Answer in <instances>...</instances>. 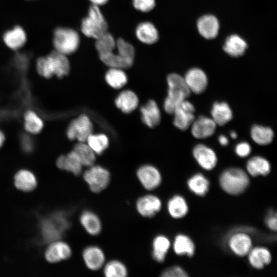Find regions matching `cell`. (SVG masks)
<instances>
[{"label": "cell", "instance_id": "4316f807", "mask_svg": "<svg viewBox=\"0 0 277 277\" xmlns=\"http://www.w3.org/2000/svg\"><path fill=\"white\" fill-rule=\"evenodd\" d=\"M138 103L136 94L129 90L122 91L116 97L115 104L124 113H130L135 110Z\"/></svg>", "mask_w": 277, "mask_h": 277}, {"label": "cell", "instance_id": "7dc6e473", "mask_svg": "<svg viewBox=\"0 0 277 277\" xmlns=\"http://www.w3.org/2000/svg\"><path fill=\"white\" fill-rule=\"evenodd\" d=\"M92 3V5L96 6H101L107 3L109 0H89Z\"/></svg>", "mask_w": 277, "mask_h": 277}, {"label": "cell", "instance_id": "c3c4849f", "mask_svg": "<svg viewBox=\"0 0 277 277\" xmlns=\"http://www.w3.org/2000/svg\"><path fill=\"white\" fill-rule=\"evenodd\" d=\"M5 141V136L3 133L0 131V147L3 145Z\"/></svg>", "mask_w": 277, "mask_h": 277}, {"label": "cell", "instance_id": "ac0fdd59", "mask_svg": "<svg viewBox=\"0 0 277 277\" xmlns=\"http://www.w3.org/2000/svg\"><path fill=\"white\" fill-rule=\"evenodd\" d=\"M71 254L72 250L68 244L57 241L48 247L45 253V257L49 262L56 263L69 259Z\"/></svg>", "mask_w": 277, "mask_h": 277}, {"label": "cell", "instance_id": "7402d4cb", "mask_svg": "<svg viewBox=\"0 0 277 277\" xmlns=\"http://www.w3.org/2000/svg\"><path fill=\"white\" fill-rule=\"evenodd\" d=\"M249 264L254 268L261 269L269 264L272 260L270 251L264 247L251 248L248 253Z\"/></svg>", "mask_w": 277, "mask_h": 277}, {"label": "cell", "instance_id": "52a82bcc", "mask_svg": "<svg viewBox=\"0 0 277 277\" xmlns=\"http://www.w3.org/2000/svg\"><path fill=\"white\" fill-rule=\"evenodd\" d=\"M93 125L89 116L81 114L72 120L67 130V135L71 140H77L79 142H86L88 137L92 133Z\"/></svg>", "mask_w": 277, "mask_h": 277}, {"label": "cell", "instance_id": "ee69618b", "mask_svg": "<svg viewBox=\"0 0 277 277\" xmlns=\"http://www.w3.org/2000/svg\"><path fill=\"white\" fill-rule=\"evenodd\" d=\"M21 144L23 149L26 152H30L33 149V141L27 134L22 135L21 137Z\"/></svg>", "mask_w": 277, "mask_h": 277}, {"label": "cell", "instance_id": "d590c367", "mask_svg": "<svg viewBox=\"0 0 277 277\" xmlns=\"http://www.w3.org/2000/svg\"><path fill=\"white\" fill-rule=\"evenodd\" d=\"M105 80L112 88L120 89L127 83V77L123 69L110 68L105 74Z\"/></svg>", "mask_w": 277, "mask_h": 277}, {"label": "cell", "instance_id": "30bf717a", "mask_svg": "<svg viewBox=\"0 0 277 277\" xmlns=\"http://www.w3.org/2000/svg\"><path fill=\"white\" fill-rule=\"evenodd\" d=\"M162 201L156 195L147 194L138 197L135 203L138 213L146 218L154 216L161 209Z\"/></svg>", "mask_w": 277, "mask_h": 277}, {"label": "cell", "instance_id": "1f68e13d", "mask_svg": "<svg viewBox=\"0 0 277 277\" xmlns=\"http://www.w3.org/2000/svg\"><path fill=\"white\" fill-rule=\"evenodd\" d=\"M187 185L190 190L196 195L204 196L209 190L210 183L204 175L196 173L188 179Z\"/></svg>", "mask_w": 277, "mask_h": 277}, {"label": "cell", "instance_id": "5bb4252c", "mask_svg": "<svg viewBox=\"0 0 277 277\" xmlns=\"http://www.w3.org/2000/svg\"><path fill=\"white\" fill-rule=\"evenodd\" d=\"M190 92L201 94L204 92L208 85V78L201 69L194 68L188 71L184 77Z\"/></svg>", "mask_w": 277, "mask_h": 277}, {"label": "cell", "instance_id": "7bdbcfd3", "mask_svg": "<svg viewBox=\"0 0 277 277\" xmlns=\"http://www.w3.org/2000/svg\"><path fill=\"white\" fill-rule=\"evenodd\" d=\"M235 152L237 155L241 157L248 156L251 151V148L249 143L242 142L238 144L235 147Z\"/></svg>", "mask_w": 277, "mask_h": 277}, {"label": "cell", "instance_id": "83f0119b", "mask_svg": "<svg viewBox=\"0 0 277 277\" xmlns=\"http://www.w3.org/2000/svg\"><path fill=\"white\" fill-rule=\"evenodd\" d=\"M173 249L175 253L178 255H186L191 257L195 252V245L189 236L179 234L174 238Z\"/></svg>", "mask_w": 277, "mask_h": 277}, {"label": "cell", "instance_id": "9c48e42d", "mask_svg": "<svg viewBox=\"0 0 277 277\" xmlns=\"http://www.w3.org/2000/svg\"><path fill=\"white\" fill-rule=\"evenodd\" d=\"M195 108L193 104L185 100L182 102L175 109L173 124L182 130L187 129L194 120Z\"/></svg>", "mask_w": 277, "mask_h": 277}, {"label": "cell", "instance_id": "bcb514c9", "mask_svg": "<svg viewBox=\"0 0 277 277\" xmlns=\"http://www.w3.org/2000/svg\"><path fill=\"white\" fill-rule=\"evenodd\" d=\"M219 143L222 146H226L228 144L229 140L227 136L224 135H220L218 137Z\"/></svg>", "mask_w": 277, "mask_h": 277}, {"label": "cell", "instance_id": "8fae6325", "mask_svg": "<svg viewBox=\"0 0 277 277\" xmlns=\"http://www.w3.org/2000/svg\"><path fill=\"white\" fill-rule=\"evenodd\" d=\"M82 258L86 267L92 271H97L102 268L106 263L104 251L101 247L94 245L84 248Z\"/></svg>", "mask_w": 277, "mask_h": 277}, {"label": "cell", "instance_id": "f6af8a7d", "mask_svg": "<svg viewBox=\"0 0 277 277\" xmlns=\"http://www.w3.org/2000/svg\"><path fill=\"white\" fill-rule=\"evenodd\" d=\"M276 213H270L266 220V224L268 227L272 230H276Z\"/></svg>", "mask_w": 277, "mask_h": 277}, {"label": "cell", "instance_id": "60d3db41", "mask_svg": "<svg viewBox=\"0 0 277 277\" xmlns=\"http://www.w3.org/2000/svg\"><path fill=\"white\" fill-rule=\"evenodd\" d=\"M133 7L138 11L147 12L152 10L155 5V0H132Z\"/></svg>", "mask_w": 277, "mask_h": 277}, {"label": "cell", "instance_id": "f35d334b", "mask_svg": "<svg viewBox=\"0 0 277 277\" xmlns=\"http://www.w3.org/2000/svg\"><path fill=\"white\" fill-rule=\"evenodd\" d=\"M86 142L97 154H101L109 145L108 138L104 134L92 133L88 137Z\"/></svg>", "mask_w": 277, "mask_h": 277}, {"label": "cell", "instance_id": "836d02e7", "mask_svg": "<svg viewBox=\"0 0 277 277\" xmlns=\"http://www.w3.org/2000/svg\"><path fill=\"white\" fill-rule=\"evenodd\" d=\"M73 150L83 166L89 167L94 164L96 154L86 142H79L75 145Z\"/></svg>", "mask_w": 277, "mask_h": 277}, {"label": "cell", "instance_id": "681fc988", "mask_svg": "<svg viewBox=\"0 0 277 277\" xmlns=\"http://www.w3.org/2000/svg\"><path fill=\"white\" fill-rule=\"evenodd\" d=\"M230 137L233 139H235L238 137L237 133H236V132L234 131H232L230 132Z\"/></svg>", "mask_w": 277, "mask_h": 277}, {"label": "cell", "instance_id": "e575fe53", "mask_svg": "<svg viewBox=\"0 0 277 277\" xmlns=\"http://www.w3.org/2000/svg\"><path fill=\"white\" fill-rule=\"evenodd\" d=\"M103 268L104 275L106 277H126L128 273L125 264L118 260L106 262Z\"/></svg>", "mask_w": 277, "mask_h": 277}, {"label": "cell", "instance_id": "603a6c76", "mask_svg": "<svg viewBox=\"0 0 277 277\" xmlns=\"http://www.w3.org/2000/svg\"><path fill=\"white\" fill-rule=\"evenodd\" d=\"M142 121L149 127L157 126L161 121L160 109L153 100L149 101L147 104L141 108Z\"/></svg>", "mask_w": 277, "mask_h": 277}, {"label": "cell", "instance_id": "6da1fadb", "mask_svg": "<svg viewBox=\"0 0 277 277\" xmlns=\"http://www.w3.org/2000/svg\"><path fill=\"white\" fill-rule=\"evenodd\" d=\"M67 55L53 50L47 55L39 57L36 61V69L39 75L49 78L53 76L62 78L70 71Z\"/></svg>", "mask_w": 277, "mask_h": 277}, {"label": "cell", "instance_id": "3957f363", "mask_svg": "<svg viewBox=\"0 0 277 277\" xmlns=\"http://www.w3.org/2000/svg\"><path fill=\"white\" fill-rule=\"evenodd\" d=\"M219 183L222 189L231 195H239L243 193L250 183L247 173L239 168H230L220 175Z\"/></svg>", "mask_w": 277, "mask_h": 277}, {"label": "cell", "instance_id": "8992f818", "mask_svg": "<svg viewBox=\"0 0 277 277\" xmlns=\"http://www.w3.org/2000/svg\"><path fill=\"white\" fill-rule=\"evenodd\" d=\"M83 174L84 181L90 190L94 193L104 191L110 182V173L105 168L94 164L88 167Z\"/></svg>", "mask_w": 277, "mask_h": 277}, {"label": "cell", "instance_id": "f1b7e54d", "mask_svg": "<svg viewBox=\"0 0 277 277\" xmlns=\"http://www.w3.org/2000/svg\"><path fill=\"white\" fill-rule=\"evenodd\" d=\"M167 210L169 215L174 219H181L188 211V206L185 199L180 195H175L167 203Z\"/></svg>", "mask_w": 277, "mask_h": 277}, {"label": "cell", "instance_id": "ba28073f", "mask_svg": "<svg viewBox=\"0 0 277 277\" xmlns=\"http://www.w3.org/2000/svg\"><path fill=\"white\" fill-rule=\"evenodd\" d=\"M136 174L141 185L148 191L156 189L162 183V177L160 171L151 165L141 166L137 170Z\"/></svg>", "mask_w": 277, "mask_h": 277}, {"label": "cell", "instance_id": "7a4b0ae2", "mask_svg": "<svg viewBox=\"0 0 277 277\" xmlns=\"http://www.w3.org/2000/svg\"><path fill=\"white\" fill-rule=\"evenodd\" d=\"M168 94L164 101V108L169 114H173L176 107L190 95L184 78L176 73H171L167 78Z\"/></svg>", "mask_w": 277, "mask_h": 277}, {"label": "cell", "instance_id": "d4e9b609", "mask_svg": "<svg viewBox=\"0 0 277 277\" xmlns=\"http://www.w3.org/2000/svg\"><path fill=\"white\" fill-rule=\"evenodd\" d=\"M248 173L252 176L268 175L271 170L269 162L261 156H254L248 160L246 163Z\"/></svg>", "mask_w": 277, "mask_h": 277}, {"label": "cell", "instance_id": "7c38bea8", "mask_svg": "<svg viewBox=\"0 0 277 277\" xmlns=\"http://www.w3.org/2000/svg\"><path fill=\"white\" fill-rule=\"evenodd\" d=\"M27 34L26 30L21 25H16L6 30L2 35L5 46L13 51L22 48L27 43Z\"/></svg>", "mask_w": 277, "mask_h": 277}, {"label": "cell", "instance_id": "277c9868", "mask_svg": "<svg viewBox=\"0 0 277 277\" xmlns=\"http://www.w3.org/2000/svg\"><path fill=\"white\" fill-rule=\"evenodd\" d=\"M80 41L78 33L70 28L59 27L53 32L52 42L54 50L66 55L76 51Z\"/></svg>", "mask_w": 277, "mask_h": 277}, {"label": "cell", "instance_id": "484cf974", "mask_svg": "<svg viewBox=\"0 0 277 277\" xmlns=\"http://www.w3.org/2000/svg\"><path fill=\"white\" fill-rule=\"evenodd\" d=\"M211 118L216 125L224 126L232 118V111L229 105L224 102H215L211 111Z\"/></svg>", "mask_w": 277, "mask_h": 277}, {"label": "cell", "instance_id": "9a60e30c", "mask_svg": "<svg viewBox=\"0 0 277 277\" xmlns=\"http://www.w3.org/2000/svg\"><path fill=\"white\" fill-rule=\"evenodd\" d=\"M191 126L192 135L196 138L204 139L214 134L216 124L211 117L202 115L194 120Z\"/></svg>", "mask_w": 277, "mask_h": 277}, {"label": "cell", "instance_id": "5b68a950", "mask_svg": "<svg viewBox=\"0 0 277 277\" xmlns=\"http://www.w3.org/2000/svg\"><path fill=\"white\" fill-rule=\"evenodd\" d=\"M81 29L85 36L95 39L107 32V23L98 6L92 5L90 7L88 16L82 21Z\"/></svg>", "mask_w": 277, "mask_h": 277}, {"label": "cell", "instance_id": "4fadbf2b", "mask_svg": "<svg viewBox=\"0 0 277 277\" xmlns=\"http://www.w3.org/2000/svg\"><path fill=\"white\" fill-rule=\"evenodd\" d=\"M193 155L198 164L206 170L213 169L216 165L217 158L215 152L204 145H196L192 151Z\"/></svg>", "mask_w": 277, "mask_h": 277}, {"label": "cell", "instance_id": "b9f144b4", "mask_svg": "<svg viewBox=\"0 0 277 277\" xmlns=\"http://www.w3.org/2000/svg\"><path fill=\"white\" fill-rule=\"evenodd\" d=\"M161 276L163 277H186L188 275L182 268L174 266L167 268L163 271Z\"/></svg>", "mask_w": 277, "mask_h": 277}, {"label": "cell", "instance_id": "2e32d148", "mask_svg": "<svg viewBox=\"0 0 277 277\" xmlns=\"http://www.w3.org/2000/svg\"><path fill=\"white\" fill-rule=\"evenodd\" d=\"M252 242L250 236L244 232H236L232 234L228 240L231 250L240 256H245L252 248Z\"/></svg>", "mask_w": 277, "mask_h": 277}, {"label": "cell", "instance_id": "d6a6232c", "mask_svg": "<svg viewBox=\"0 0 277 277\" xmlns=\"http://www.w3.org/2000/svg\"><path fill=\"white\" fill-rule=\"evenodd\" d=\"M14 183L18 189L25 191L32 190L36 186L35 176L27 170H21L15 174Z\"/></svg>", "mask_w": 277, "mask_h": 277}, {"label": "cell", "instance_id": "ab89813d", "mask_svg": "<svg viewBox=\"0 0 277 277\" xmlns=\"http://www.w3.org/2000/svg\"><path fill=\"white\" fill-rule=\"evenodd\" d=\"M116 47H117L118 53L125 58L133 62L135 51L133 46L131 44L123 38H120L116 41Z\"/></svg>", "mask_w": 277, "mask_h": 277}, {"label": "cell", "instance_id": "ffe728a7", "mask_svg": "<svg viewBox=\"0 0 277 277\" xmlns=\"http://www.w3.org/2000/svg\"><path fill=\"white\" fill-rule=\"evenodd\" d=\"M56 165L60 169L70 172L75 175L81 173L83 167L73 150L66 155L60 156L56 161Z\"/></svg>", "mask_w": 277, "mask_h": 277}, {"label": "cell", "instance_id": "f546056e", "mask_svg": "<svg viewBox=\"0 0 277 277\" xmlns=\"http://www.w3.org/2000/svg\"><path fill=\"white\" fill-rule=\"evenodd\" d=\"M252 140L260 145H267L270 144L274 137V133L271 128L259 125H254L250 130Z\"/></svg>", "mask_w": 277, "mask_h": 277}, {"label": "cell", "instance_id": "d6986e66", "mask_svg": "<svg viewBox=\"0 0 277 277\" xmlns=\"http://www.w3.org/2000/svg\"><path fill=\"white\" fill-rule=\"evenodd\" d=\"M197 27L199 32L203 37L211 39L215 37L218 34L219 23L214 16L206 15L199 19Z\"/></svg>", "mask_w": 277, "mask_h": 277}, {"label": "cell", "instance_id": "74e56055", "mask_svg": "<svg viewBox=\"0 0 277 277\" xmlns=\"http://www.w3.org/2000/svg\"><path fill=\"white\" fill-rule=\"evenodd\" d=\"M95 47L99 56L114 51L116 41L113 36L107 32L96 39Z\"/></svg>", "mask_w": 277, "mask_h": 277}, {"label": "cell", "instance_id": "e0dca14e", "mask_svg": "<svg viewBox=\"0 0 277 277\" xmlns=\"http://www.w3.org/2000/svg\"><path fill=\"white\" fill-rule=\"evenodd\" d=\"M80 221L86 232L96 236L102 231V223L99 216L90 210H84L81 214Z\"/></svg>", "mask_w": 277, "mask_h": 277}, {"label": "cell", "instance_id": "8d00e7d4", "mask_svg": "<svg viewBox=\"0 0 277 277\" xmlns=\"http://www.w3.org/2000/svg\"><path fill=\"white\" fill-rule=\"evenodd\" d=\"M25 130L30 134H37L41 131L44 124L42 118L34 111H26L24 116Z\"/></svg>", "mask_w": 277, "mask_h": 277}, {"label": "cell", "instance_id": "44dd1931", "mask_svg": "<svg viewBox=\"0 0 277 277\" xmlns=\"http://www.w3.org/2000/svg\"><path fill=\"white\" fill-rule=\"evenodd\" d=\"M135 35L141 42L148 45L154 44L159 39L157 30L149 22L139 24L135 29Z\"/></svg>", "mask_w": 277, "mask_h": 277}, {"label": "cell", "instance_id": "cb8c5ba5", "mask_svg": "<svg viewBox=\"0 0 277 277\" xmlns=\"http://www.w3.org/2000/svg\"><path fill=\"white\" fill-rule=\"evenodd\" d=\"M170 245V242L166 236L160 234L155 236L152 242L151 255L153 259L158 263L163 262Z\"/></svg>", "mask_w": 277, "mask_h": 277}, {"label": "cell", "instance_id": "4dcf8cb0", "mask_svg": "<svg viewBox=\"0 0 277 277\" xmlns=\"http://www.w3.org/2000/svg\"><path fill=\"white\" fill-rule=\"evenodd\" d=\"M247 45L246 42L236 34L229 36L226 40L224 49L232 56L237 57L244 54Z\"/></svg>", "mask_w": 277, "mask_h": 277}, {"label": "cell", "instance_id": "f907efd6", "mask_svg": "<svg viewBox=\"0 0 277 277\" xmlns=\"http://www.w3.org/2000/svg\"><path fill=\"white\" fill-rule=\"evenodd\" d=\"M25 1H36V0H25Z\"/></svg>", "mask_w": 277, "mask_h": 277}]
</instances>
